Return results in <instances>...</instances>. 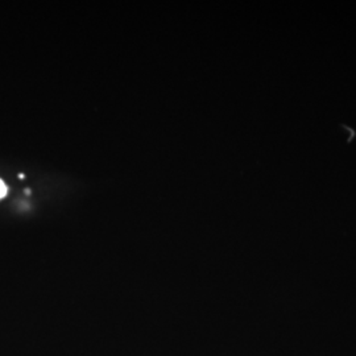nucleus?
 Wrapping results in <instances>:
<instances>
[{
	"instance_id": "nucleus-1",
	"label": "nucleus",
	"mask_w": 356,
	"mask_h": 356,
	"mask_svg": "<svg viewBox=\"0 0 356 356\" xmlns=\"http://www.w3.org/2000/svg\"><path fill=\"white\" fill-rule=\"evenodd\" d=\"M6 193H7V186H6V184L0 179V200L6 195Z\"/></svg>"
}]
</instances>
